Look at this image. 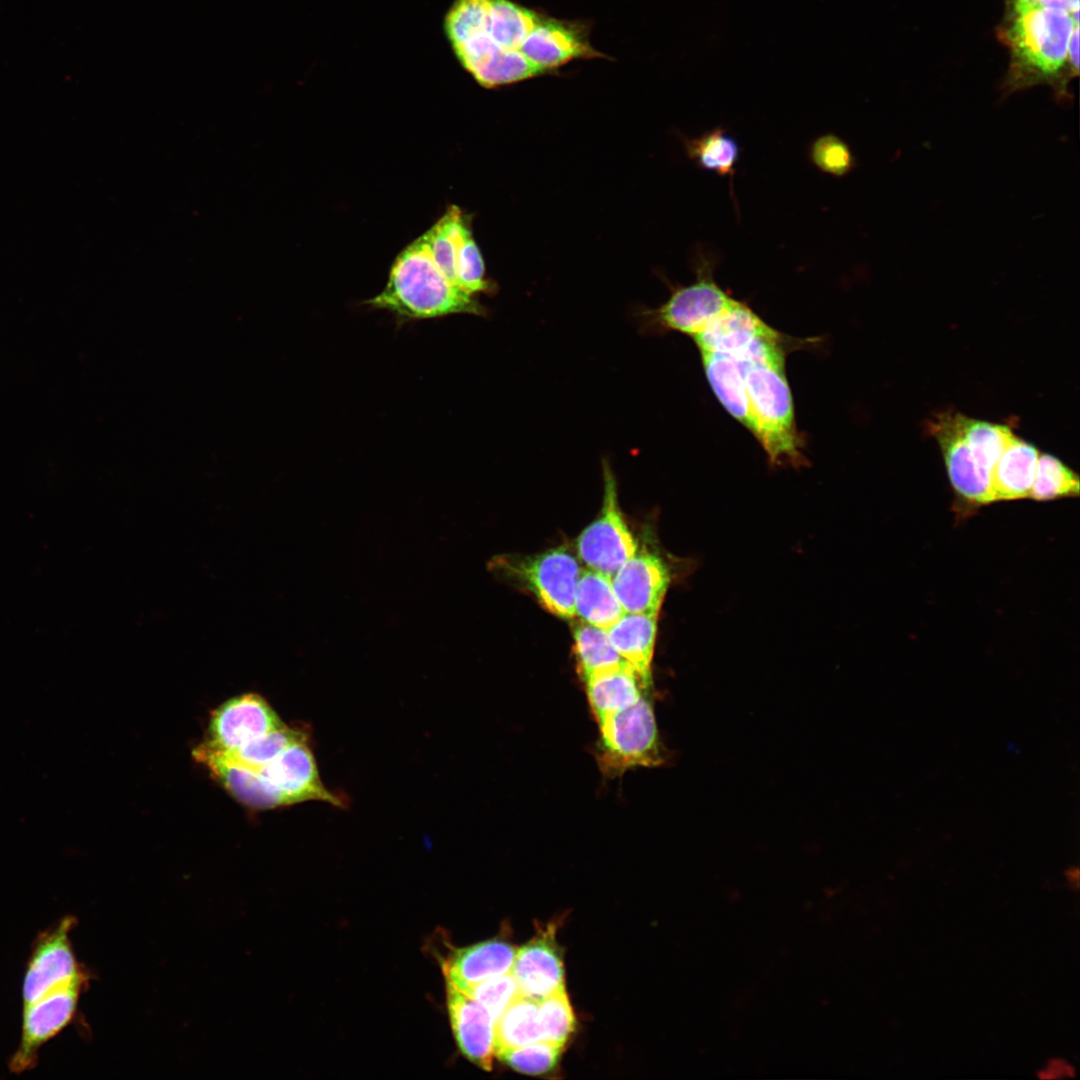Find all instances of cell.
I'll list each match as a JSON object with an SVG mask.
<instances>
[{"instance_id":"cell-1","label":"cell","mask_w":1080,"mask_h":1080,"mask_svg":"<svg viewBox=\"0 0 1080 1080\" xmlns=\"http://www.w3.org/2000/svg\"><path fill=\"white\" fill-rule=\"evenodd\" d=\"M541 14L512 0H454L443 31L462 68L496 88L543 75L521 54Z\"/></svg>"},{"instance_id":"cell-2","label":"cell","mask_w":1080,"mask_h":1080,"mask_svg":"<svg viewBox=\"0 0 1080 1080\" xmlns=\"http://www.w3.org/2000/svg\"><path fill=\"white\" fill-rule=\"evenodd\" d=\"M787 340L762 337L733 356L742 376L745 428L756 438L771 465H806L797 429L793 397L785 372ZM730 355V354H729Z\"/></svg>"},{"instance_id":"cell-3","label":"cell","mask_w":1080,"mask_h":1080,"mask_svg":"<svg viewBox=\"0 0 1080 1080\" xmlns=\"http://www.w3.org/2000/svg\"><path fill=\"white\" fill-rule=\"evenodd\" d=\"M1077 27L1079 19L1059 9L1035 7L1008 14L1000 32L1011 58L1004 93L1047 83L1064 98L1067 81L1064 72L1073 77L1068 65V47Z\"/></svg>"},{"instance_id":"cell-4","label":"cell","mask_w":1080,"mask_h":1080,"mask_svg":"<svg viewBox=\"0 0 1080 1080\" xmlns=\"http://www.w3.org/2000/svg\"><path fill=\"white\" fill-rule=\"evenodd\" d=\"M367 304L389 311L401 322L452 314L486 315L474 295L445 276L433 261L422 235L396 257L384 289Z\"/></svg>"},{"instance_id":"cell-5","label":"cell","mask_w":1080,"mask_h":1080,"mask_svg":"<svg viewBox=\"0 0 1080 1080\" xmlns=\"http://www.w3.org/2000/svg\"><path fill=\"white\" fill-rule=\"evenodd\" d=\"M490 567L528 590L550 613L572 619L580 575L576 558L564 547L525 556H498Z\"/></svg>"},{"instance_id":"cell-6","label":"cell","mask_w":1080,"mask_h":1080,"mask_svg":"<svg viewBox=\"0 0 1080 1080\" xmlns=\"http://www.w3.org/2000/svg\"><path fill=\"white\" fill-rule=\"evenodd\" d=\"M600 764L610 775L663 762L653 704L645 693L633 705L599 721Z\"/></svg>"},{"instance_id":"cell-7","label":"cell","mask_w":1080,"mask_h":1080,"mask_svg":"<svg viewBox=\"0 0 1080 1080\" xmlns=\"http://www.w3.org/2000/svg\"><path fill=\"white\" fill-rule=\"evenodd\" d=\"M713 262L701 257L697 279L674 288L669 299L656 309L642 311V327L655 332L675 331L694 337L737 299L720 288L713 278Z\"/></svg>"},{"instance_id":"cell-8","label":"cell","mask_w":1080,"mask_h":1080,"mask_svg":"<svg viewBox=\"0 0 1080 1080\" xmlns=\"http://www.w3.org/2000/svg\"><path fill=\"white\" fill-rule=\"evenodd\" d=\"M88 982L89 974L81 976L22 1007L21 1038L9 1060L11 1073L20 1074L37 1065L42 1046L73 1021L80 995Z\"/></svg>"},{"instance_id":"cell-9","label":"cell","mask_w":1080,"mask_h":1080,"mask_svg":"<svg viewBox=\"0 0 1080 1080\" xmlns=\"http://www.w3.org/2000/svg\"><path fill=\"white\" fill-rule=\"evenodd\" d=\"M604 495L599 516L577 539L579 558L589 569L612 578L638 550L618 505L617 483L609 462L603 460Z\"/></svg>"},{"instance_id":"cell-10","label":"cell","mask_w":1080,"mask_h":1080,"mask_svg":"<svg viewBox=\"0 0 1080 1080\" xmlns=\"http://www.w3.org/2000/svg\"><path fill=\"white\" fill-rule=\"evenodd\" d=\"M75 924V917L67 915L35 938L22 984L23 1006L61 984L88 974L77 962L70 941L69 934Z\"/></svg>"},{"instance_id":"cell-11","label":"cell","mask_w":1080,"mask_h":1080,"mask_svg":"<svg viewBox=\"0 0 1080 1080\" xmlns=\"http://www.w3.org/2000/svg\"><path fill=\"white\" fill-rule=\"evenodd\" d=\"M941 450L951 486L966 504L994 503L991 472L975 458L960 429L957 413L938 414L929 424Z\"/></svg>"},{"instance_id":"cell-12","label":"cell","mask_w":1080,"mask_h":1080,"mask_svg":"<svg viewBox=\"0 0 1080 1080\" xmlns=\"http://www.w3.org/2000/svg\"><path fill=\"white\" fill-rule=\"evenodd\" d=\"M284 725L265 698L257 693H245L228 699L213 711L205 744L217 750L233 751Z\"/></svg>"},{"instance_id":"cell-13","label":"cell","mask_w":1080,"mask_h":1080,"mask_svg":"<svg viewBox=\"0 0 1080 1080\" xmlns=\"http://www.w3.org/2000/svg\"><path fill=\"white\" fill-rule=\"evenodd\" d=\"M521 54L543 75L572 60L602 57L591 45L584 24L543 13L523 43Z\"/></svg>"},{"instance_id":"cell-14","label":"cell","mask_w":1080,"mask_h":1080,"mask_svg":"<svg viewBox=\"0 0 1080 1080\" xmlns=\"http://www.w3.org/2000/svg\"><path fill=\"white\" fill-rule=\"evenodd\" d=\"M671 581L668 563L659 554L647 550H637L611 578L625 613L657 616Z\"/></svg>"},{"instance_id":"cell-15","label":"cell","mask_w":1080,"mask_h":1080,"mask_svg":"<svg viewBox=\"0 0 1080 1080\" xmlns=\"http://www.w3.org/2000/svg\"><path fill=\"white\" fill-rule=\"evenodd\" d=\"M258 771L276 789L284 805L317 800L336 807L345 806L344 800L329 791L321 781L307 741L286 748Z\"/></svg>"},{"instance_id":"cell-16","label":"cell","mask_w":1080,"mask_h":1080,"mask_svg":"<svg viewBox=\"0 0 1080 1080\" xmlns=\"http://www.w3.org/2000/svg\"><path fill=\"white\" fill-rule=\"evenodd\" d=\"M447 1008L452 1030L461 1052L484 1070H491L494 1054L495 1021L469 995L446 982Z\"/></svg>"},{"instance_id":"cell-17","label":"cell","mask_w":1080,"mask_h":1080,"mask_svg":"<svg viewBox=\"0 0 1080 1080\" xmlns=\"http://www.w3.org/2000/svg\"><path fill=\"white\" fill-rule=\"evenodd\" d=\"M193 756L243 805L257 810L285 806L279 793L258 770L232 760L205 743L193 750Z\"/></svg>"},{"instance_id":"cell-18","label":"cell","mask_w":1080,"mask_h":1080,"mask_svg":"<svg viewBox=\"0 0 1080 1080\" xmlns=\"http://www.w3.org/2000/svg\"><path fill=\"white\" fill-rule=\"evenodd\" d=\"M511 973L520 994L538 1001L564 988L562 959L552 935L517 949Z\"/></svg>"},{"instance_id":"cell-19","label":"cell","mask_w":1080,"mask_h":1080,"mask_svg":"<svg viewBox=\"0 0 1080 1080\" xmlns=\"http://www.w3.org/2000/svg\"><path fill=\"white\" fill-rule=\"evenodd\" d=\"M516 948L493 939L456 949L442 963L446 982L461 991L511 971Z\"/></svg>"},{"instance_id":"cell-20","label":"cell","mask_w":1080,"mask_h":1080,"mask_svg":"<svg viewBox=\"0 0 1080 1080\" xmlns=\"http://www.w3.org/2000/svg\"><path fill=\"white\" fill-rule=\"evenodd\" d=\"M770 328L747 304L737 300L692 339L700 353L734 354Z\"/></svg>"},{"instance_id":"cell-21","label":"cell","mask_w":1080,"mask_h":1080,"mask_svg":"<svg viewBox=\"0 0 1080 1080\" xmlns=\"http://www.w3.org/2000/svg\"><path fill=\"white\" fill-rule=\"evenodd\" d=\"M1039 453L1033 444L1012 437L991 472L995 502L1030 496Z\"/></svg>"},{"instance_id":"cell-22","label":"cell","mask_w":1080,"mask_h":1080,"mask_svg":"<svg viewBox=\"0 0 1080 1080\" xmlns=\"http://www.w3.org/2000/svg\"><path fill=\"white\" fill-rule=\"evenodd\" d=\"M657 615L624 613L607 630L620 656L632 666L642 681L651 683V663L657 634Z\"/></svg>"},{"instance_id":"cell-23","label":"cell","mask_w":1080,"mask_h":1080,"mask_svg":"<svg viewBox=\"0 0 1080 1080\" xmlns=\"http://www.w3.org/2000/svg\"><path fill=\"white\" fill-rule=\"evenodd\" d=\"M584 682L589 703L598 721L636 703L650 686L629 664Z\"/></svg>"},{"instance_id":"cell-24","label":"cell","mask_w":1080,"mask_h":1080,"mask_svg":"<svg viewBox=\"0 0 1080 1080\" xmlns=\"http://www.w3.org/2000/svg\"><path fill=\"white\" fill-rule=\"evenodd\" d=\"M575 613L583 622L608 630L625 613L611 578L592 569L580 571L575 591Z\"/></svg>"},{"instance_id":"cell-25","label":"cell","mask_w":1080,"mask_h":1080,"mask_svg":"<svg viewBox=\"0 0 1080 1080\" xmlns=\"http://www.w3.org/2000/svg\"><path fill=\"white\" fill-rule=\"evenodd\" d=\"M542 1040L539 1001L519 994L494 1025V1054Z\"/></svg>"},{"instance_id":"cell-26","label":"cell","mask_w":1080,"mask_h":1080,"mask_svg":"<svg viewBox=\"0 0 1080 1080\" xmlns=\"http://www.w3.org/2000/svg\"><path fill=\"white\" fill-rule=\"evenodd\" d=\"M574 643L584 681L628 664L611 644L607 631L601 628L580 623L574 629Z\"/></svg>"},{"instance_id":"cell-27","label":"cell","mask_w":1080,"mask_h":1080,"mask_svg":"<svg viewBox=\"0 0 1080 1080\" xmlns=\"http://www.w3.org/2000/svg\"><path fill=\"white\" fill-rule=\"evenodd\" d=\"M687 154L697 166L720 176L733 175L740 148L735 138L723 128H714L685 141Z\"/></svg>"},{"instance_id":"cell-28","label":"cell","mask_w":1080,"mask_h":1080,"mask_svg":"<svg viewBox=\"0 0 1080 1080\" xmlns=\"http://www.w3.org/2000/svg\"><path fill=\"white\" fill-rule=\"evenodd\" d=\"M962 434L978 463L989 472L1015 435L1007 425L974 419L957 413Z\"/></svg>"},{"instance_id":"cell-29","label":"cell","mask_w":1080,"mask_h":1080,"mask_svg":"<svg viewBox=\"0 0 1080 1080\" xmlns=\"http://www.w3.org/2000/svg\"><path fill=\"white\" fill-rule=\"evenodd\" d=\"M307 738L308 735L304 729L284 725L239 746L233 751L222 752L232 760L258 770L273 761L286 748L295 743L305 742Z\"/></svg>"},{"instance_id":"cell-30","label":"cell","mask_w":1080,"mask_h":1080,"mask_svg":"<svg viewBox=\"0 0 1080 1080\" xmlns=\"http://www.w3.org/2000/svg\"><path fill=\"white\" fill-rule=\"evenodd\" d=\"M1079 490V477L1070 467L1051 454L1039 453L1030 498L1050 501L1077 497Z\"/></svg>"},{"instance_id":"cell-31","label":"cell","mask_w":1080,"mask_h":1080,"mask_svg":"<svg viewBox=\"0 0 1080 1080\" xmlns=\"http://www.w3.org/2000/svg\"><path fill=\"white\" fill-rule=\"evenodd\" d=\"M539 1019L542 1040L563 1048L575 1026L565 987L539 1001Z\"/></svg>"},{"instance_id":"cell-32","label":"cell","mask_w":1080,"mask_h":1080,"mask_svg":"<svg viewBox=\"0 0 1080 1080\" xmlns=\"http://www.w3.org/2000/svg\"><path fill=\"white\" fill-rule=\"evenodd\" d=\"M561 1049L562 1047L556 1044L540 1040L503 1050L495 1056L517 1071L536 1075L546 1073L556 1066Z\"/></svg>"},{"instance_id":"cell-33","label":"cell","mask_w":1080,"mask_h":1080,"mask_svg":"<svg viewBox=\"0 0 1080 1080\" xmlns=\"http://www.w3.org/2000/svg\"><path fill=\"white\" fill-rule=\"evenodd\" d=\"M810 159L822 172L842 177L855 167V157L849 145L835 134H825L813 141Z\"/></svg>"},{"instance_id":"cell-34","label":"cell","mask_w":1080,"mask_h":1080,"mask_svg":"<svg viewBox=\"0 0 1080 1080\" xmlns=\"http://www.w3.org/2000/svg\"><path fill=\"white\" fill-rule=\"evenodd\" d=\"M483 1006L496 1021L520 994L511 971L492 977L463 991Z\"/></svg>"},{"instance_id":"cell-35","label":"cell","mask_w":1080,"mask_h":1080,"mask_svg":"<svg viewBox=\"0 0 1080 1080\" xmlns=\"http://www.w3.org/2000/svg\"><path fill=\"white\" fill-rule=\"evenodd\" d=\"M1074 1074V1067L1061 1058L1049 1060L1046 1065L1038 1071V1077L1041 1079L1069 1078L1074 1076Z\"/></svg>"},{"instance_id":"cell-36","label":"cell","mask_w":1080,"mask_h":1080,"mask_svg":"<svg viewBox=\"0 0 1080 1080\" xmlns=\"http://www.w3.org/2000/svg\"><path fill=\"white\" fill-rule=\"evenodd\" d=\"M1036 7L1063 10L1079 19V0H1037Z\"/></svg>"},{"instance_id":"cell-37","label":"cell","mask_w":1080,"mask_h":1080,"mask_svg":"<svg viewBox=\"0 0 1080 1080\" xmlns=\"http://www.w3.org/2000/svg\"><path fill=\"white\" fill-rule=\"evenodd\" d=\"M1079 27L1075 28L1068 47V65L1072 75H1077L1079 70Z\"/></svg>"},{"instance_id":"cell-38","label":"cell","mask_w":1080,"mask_h":1080,"mask_svg":"<svg viewBox=\"0 0 1080 1080\" xmlns=\"http://www.w3.org/2000/svg\"><path fill=\"white\" fill-rule=\"evenodd\" d=\"M1008 14L1020 13L1035 8L1037 0H1005Z\"/></svg>"},{"instance_id":"cell-39","label":"cell","mask_w":1080,"mask_h":1080,"mask_svg":"<svg viewBox=\"0 0 1080 1080\" xmlns=\"http://www.w3.org/2000/svg\"><path fill=\"white\" fill-rule=\"evenodd\" d=\"M1065 878H1066V880H1067V882H1068V884H1069V886L1071 888L1078 889V887H1079V869L1077 867H1075V866L1069 867L1065 871Z\"/></svg>"}]
</instances>
